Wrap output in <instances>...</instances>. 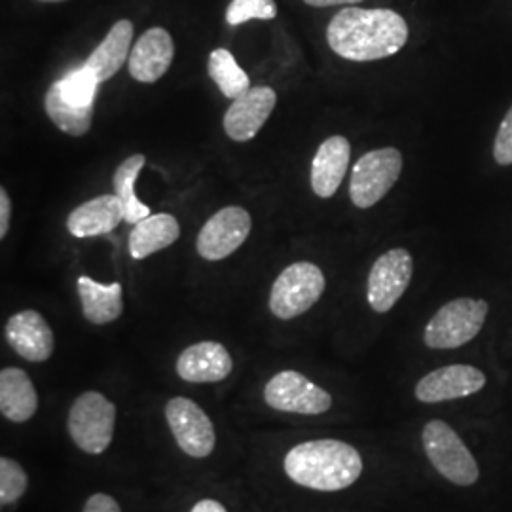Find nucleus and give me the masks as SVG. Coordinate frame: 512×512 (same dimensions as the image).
I'll return each instance as SVG.
<instances>
[{"label": "nucleus", "instance_id": "f257e3e1", "mask_svg": "<svg viewBox=\"0 0 512 512\" xmlns=\"http://www.w3.org/2000/svg\"><path fill=\"white\" fill-rule=\"evenodd\" d=\"M330 50L348 61H378L399 54L408 42V23L389 8L349 6L330 19Z\"/></svg>", "mask_w": 512, "mask_h": 512}, {"label": "nucleus", "instance_id": "f03ea898", "mask_svg": "<svg viewBox=\"0 0 512 512\" xmlns=\"http://www.w3.org/2000/svg\"><path fill=\"white\" fill-rule=\"evenodd\" d=\"M285 473L298 486L317 492H342L363 475V458L348 442L308 440L285 456Z\"/></svg>", "mask_w": 512, "mask_h": 512}, {"label": "nucleus", "instance_id": "7ed1b4c3", "mask_svg": "<svg viewBox=\"0 0 512 512\" xmlns=\"http://www.w3.org/2000/svg\"><path fill=\"white\" fill-rule=\"evenodd\" d=\"M488 315V302L478 298H456L444 304L427 323L423 342L431 349H456L480 334Z\"/></svg>", "mask_w": 512, "mask_h": 512}, {"label": "nucleus", "instance_id": "20e7f679", "mask_svg": "<svg viewBox=\"0 0 512 512\" xmlns=\"http://www.w3.org/2000/svg\"><path fill=\"white\" fill-rule=\"evenodd\" d=\"M421 442L431 465L456 486H473L480 469L458 433L442 420L429 421L421 431Z\"/></svg>", "mask_w": 512, "mask_h": 512}, {"label": "nucleus", "instance_id": "39448f33", "mask_svg": "<svg viewBox=\"0 0 512 512\" xmlns=\"http://www.w3.org/2000/svg\"><path fill=\"white\" fill-rule=\"evenodd\" d=\"M114 425L116 406L99 391H86L76 397L67 418V429L74 444L92 456H99L109 448Z\"/></svg>", "mask_w": 512, "mask_h": 512}, {"label": "nucleus", "instance_id": "423d86ee", "mask_svg": "<svg viewBox=\"0 0 512 512\" xmlns=\"http://www.w3.org/2000/svg\"><path fill=\"white\" fill-rule=\"evenodd\" d=\"M325 287L327 281L319 266L294 262L277 275L270 293V310L277 319H294L317 304Z\"/></svg>", "mask_w": 512, "mask_h": 512}, {"label": "nucleus", "instance_id": "0eeeda50", "mask_svg": "<svg viewBox=\"0 0 512 512\" xmlns=\"http://www.w3.org/2000/svg\"><path fill=\"white\" fill-rule=\"evenodd\" d=\"M403 173V154L393 147L370 150L357 160L351 171L349 196L353 205L368 209L384 200Z\"/></svg>", "mask_w": 512, "mask_h": 512}, {"label": "nucleus", "instance_id": "6e6552de", "mask_svg": "<svg viewBox=\"0 0 512 512\" xmlns=\"http://www.w3.org/2000/svg\"><path fill=\"white\" fill-rule=\"evenodd\" d=\"M264 401L279 412L319 416L329 412L332 397L329 391L313 384L296 370H283L264 387Z\"/></svg>", "mask_w": 512, "mask_h": 512}, {"label": "nucleus", "instance_id": "1a4fd4ad", "mask_svg": "<svg viewBox=\"0 0 512 512\" xmlns=\"http://www.w3.org/2000/svg\"><path fill=\"white\" fill-rule=\"evenodd\" d=\"M165 420L186 456L196 459L211 456L217 435L213 421L203 412L202 406L186 397H175L165 404Z\"/></svg>", "mask_w": 512, "mask_h": 512}, {"label": "nucleus", "instance_id": "9d476101", "mask_svg": "<svg viewBox=\"0 0 512 512\" xmlns=\"http://www.w3.org/2000/svg\"><path fill=\"white\" fill-rule=\"evenodd\" d=\"M414 274V260L406 249H391L380 256L370 274L366 296L376 313H387L406 293Z\"/></svg>", "mask_w": 512, "mask_h": 512}, {"label": "nucleus", "instance_id": "9b49d317", "mask_svg": "<svg viewBox=\"0 0 512 512\" xmlns=\"http://www.w3.org/2000/svg\"><path fill=\"white\" fill-rule=\"evenodd\" d=\"M253 220L247 209L232 205L224 207L203 224L196 241L198 253L209 262L234 255L251 236Z\"/></svg>", "mask_w": 512, "mask_h": 512}, {"label": "nucleus", "instance_id": "f8f14e48", "mask_svg": "<svg viewBox=\"0 0 512 512\" xmlns=\"http://www.w3.org/2000/svg\"><path fill=\"white\" fill-rule=\"evenodd\" d=\"M486 374L475 366L450 365L437 368L423 376L416 385L420 403L437 404L471 397L484 389Z\"/></svg>", "mask_w": 512, "mask_h": 512}, {"label": "nucleus", "instance_id": "ddd939ff", "mask_svg": "<svg viewBox=\"0 0 512 512\" xmlns=\"http://www.w3.org/2000/svg\"><path fill=\"white\" fill-rule=\"evenodd\" d=\"M277 103V93L270 86H255L243 93L224 114V131L236 143L255 139L256 133L268 122Z\"/></svg>", "mask_w": 512, "mask_h": 512}, {"label": "nucleus", "instance_id": "4468645a", "mask_svg": "<svg viewBox=\"0 0 512 512\" xmlns=\"http://www.w3.org/2000/svg\"><path fill=\"white\" fill-rule=\"evenodd\" d=\"M6 340L10 348L29 363H44L54 355V330L35 310H23L6 323Z\"/></svg>", "mask_w": 512, "mask_h": 512}, {"label": "nucleus", "instance_id": "2eb2a0df", "mask_svg": "<svg viewBox=\"0 0 512 512\" xmlns=\"http://www.w3.org/2000/svg\"><path fill=\"white\" fill-rule=\"evenodd\" d=\"M175 57V44L162 27L145 31L129 54V74L141 84H154L164 76Z\"/></svg>", "mask_w": 512, "mask_h": 512}, {"label": "nucleus", "instance_id": "dca6fc26", "mask_svg": "<svg viewBox=\"0 0 512 512\" xmlns=\"http://www.w3.org/2000/svg\"><path fill=\"white\" fill-rule=\"evenodd\" d=\"M234 361L219 342L188 346L177 359V374L190 384H217L230 376Z\"/></svg>", "mask_w": 512, "mask_h": 512}, {"label": "nucleus", "instance_id": "f3484780", "mask_svg": "<svg viewBox=\"0 0 512 512\" xmlns=\"http://www.w3.org/2000/svg\"><path fill=\"white\" fill-rule=\"evenodd\" d=\"M126 222L124 205L116 194H103L74 209L67 219V230L74 238L105 236Z\"/></svg>", "mask_w": 512, "mask_h": 512}, {"label": "nucleus", "instance_id": "a211bd4d", "mask_svg": "<svg viewBox=\"0 0 512 512\" xmlns=\"http://www.w3.org/2000/svg\"><path fill=\"white\" fill-rule=\"evenodd\" d=\"M351 145L342 135H332L317 148L311 162V190L319 198H332L348 173Z\"/></svg>", "mask_w": 512, "mask_h": 512}, {"label": "nucleus", "instance_id": "6ab92c4d", "mask_svg": "<svg viewBox=\"0 0 512 512\" xmlns=\"http://www.w3.org/2000/svg\"><path fill=\"white\" fill-rule=\"evenodd\" d=\"M38 410L35 384L25 370L8 366L0 372V412L8 421H29Z\"/></svg>", "mask_w": 512, "mask_h": 512}, {"label": "nucleus", "instance_id": "aec40b11", "mask_svg": "<svg viewBox=\"0 0 512 512\" xmlns=\"http://www.w3.org/2000/svg\"><path fill=\"white\" fill-rule=\"evenodd\" d=\"M133 23L129 19H120L110 27L107 37L86 59V67L92 71L99 82H105L118 73L131 54Z\"/></svg>", "mask_w": 512, "mask_h": 512}, {"label": "nucleus", "instance_id": "412c9836", "mask_svg": "<svg viewBox=\"0 0 512 512\" xmlns=\"http://www.w3.org/2000/svg\"><path fill=\"white\" fill-rule=\"evenodd\" d=\"M78 296L82 313L93 325L114 323L124 311V289L120 283L101 285L92 277H78Z\"/></svg>", "mask_w": 512, "mask_h": 512}, {"label": "nucleus", "instance_id": "4be33fe9", "mask_svg": "<svg viewBox=\"0 0 512 512\" xmlns=\"http://www.w3.org/2000/svg\"><path fill=\"white\" fill-rule=\"evenodd\" d=\"M179 236L181 226L173 215H150L133 226L128 241L129 255L135 260H143L158 251H164L169 245H173Z\"/></svg>", "mask_w": 512, "mask_h": 512}, {"label": "nucleus", "instance_id": "5701e85b", "mask_svg": "<svg viewBox=\"0 0 512 512\" xmlns=\"http://www.w3.org/2000/svg\"><path fill=\"white\" fill-rule=\"evenodd\" d=\"M44 109L48 118L57 128L67 135L82 137L86 135L93 124V105H74L63 92L59 82H54L44 97Z\"/></svg>", "mask_w": 512, "mask_h": 512}, {"label": "nucleus", "instance_id": "b1692460", "mask_svg": "<svg viewBox=\"0 0 512 512\" xmlns=\"http://www.w3.org/2000/svg\"><path fill=\"white\" fill-rule=\"evenodd\" d=\"M145 164H147L145 154H133V156H129L128 160H124L122 164L118 165V169L114 171V177H112L114 194L124 205L128 224H137L139 220L150 217V207L135 196V183H137Z\"/></svg>", "mask_w": 512, "mask_h": 512}, {"label": "nucleus", "instance_id": "393cba45", "mask_svg": "<svg viewBox=\"0 0 512 512\" xmlns=\"http://www.w3.org/2000/svg\"><path fill=\"white\" fill-rule=\"evenodd\" d=\"M207 73L219 86L222 95L228 99H238L243 93L251 90L249 76L239 67L236 57L226 48H217L211 52Z\"/></svg>", "mask_w": 512, "mask_h": 512}, {"label": "nucleus", "instance_id": "a878e982", "mask_svg": "<svg viewBox=\"0 0 512 512\" xmlns=\"http://www.w3.org/2000/svg\"><path fill=\"white\" fill-rule=\"evenodd\" d=\"M57 82L61 86L63 95L74 105H80V107L95 105V93L101 82L86 65H82L80 69L67 74L63 80H57Z\"/></svg>", "mask_w": 512, "mask_h": 512}, {"label": "nucleus", "instance_id": "bb28decb", "mask_svg": "<svg viewBox=\"0 0 512 512\" xmlns=\"http://www.w3.org/2000/svg\"><path fill=\"white\" fill-rule=\"evenodd\" d=\"M29 478L16 459L0 458V503L2 507L16 503L27 492Z\"/></svg>", "mask_w": 512, "mask_h": 512}, {"label": "nucleus", "instance_id": "cd10ccee", "mask_svg": "<svg viewBox=\"0 0 512 512\" xmlns=\"http://www.w3.org/2000/svg\"><path fill=\"white\" fill-rule=\"evenodd\" d=\"M274 18H277L275 0H232L226 8V21L232 27H238L251 19L270 21Z\"/></svg>", "mask_w": 512, "mask_h": 512}, {"label": "nucleus", "instance_id": "c85d7f7f", "mask_svg": "<svg viewBox=\"0 0 512 512\" xmlns=\"http://www.w3.org/2000/svg\"><path fill=\"white\" fill-rule=\"evenodd\" d=\"M494 158L499 165H512V107L495 135Z\"/></svg>", "mask_w": 512, "mask_h": 512}, {"label": "nucleus", "instance_id": "c756f323", "mask_svg": "<svg viewBox=\"0 0 512 512\" xmlns=\"http://www.w3.org/2000/svg\"><path fill=\"white\" fill-rule=\"evenodd\" d=\"M82 512H122V509L114 497L107 494H93L86 501Z\"/></svg>", "mask_w": 512, "mask_h": 512}, {"label": "nucleus", "instance_id": "7c9ffc66", "mask_svg": "<svg viewBox=\"0 0 512 512\" xmlns=\"http://www.w3.org/2000/svg\"><path fill=\"white\" fill-rule=\"evenodd\" d=\"M10 215H12V202L8 198L6 188H0V239L6 238L8 234Z\"/></svg>", "mask_w": 512, "mask_h": 512}, {"label": "nucleus", "instance_id": "2f4dec72", "mask_svg": "<svg viewBox=\"0 0 512 512\" xmlns=\"http://www.w3.org/2000/svg\"><path fill=\"white\" fill-rule=\"evenodd\" d=\"M190 512H228L226 511V507L219 503L217 499H202V501H198L194 507H192V511Z\"/></svg>", "mask_w": 512, "mask_h": 512}, {"label": "nucleus", "instance_id": "473e14b6", "mask_svg": "<svg viewBox=\"0 0 512 512\" xmlns=\"http://www.w3.org/2000/svg\"><path fill=\"white\" fill-rule=\"evenodd\" d=\"M308 6L313 8H330V6H355L363 0H304Z\"/></svg>", "mask_w": 512, "mask_h": 512}, {"label": "nucleus", "instance_id": "72a5a7b5", "mask_svg": "<svg viewBox=\"0 0 512 512\" xmlns=\"http://www.w3.org/2000/svg\"><path fill=\"white\" fill-rule=\"evenodd\" d=\"M40 2H63V0H40Z\"/></svg>", "mask_w": 512, "mask_h": 512}]
</instances>
